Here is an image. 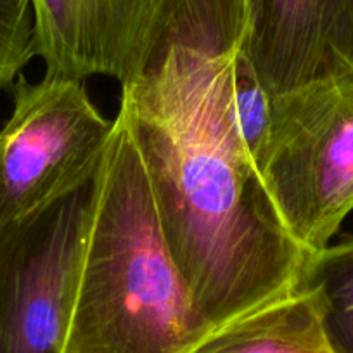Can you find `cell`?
Segmentation results:
<instances>
[{
	"instance_id": "1",
	"label": "cell",
	"mask_w": 353,
	"mask_h": 353,
	"mask_svg": "<svg viewBox=\"0 0 353 353\" xmlns=\"http://www.w3.org/2000/svg\"><path fill=\"white\" fill-rule=\"evenodd\" d=\"M246 0H154L118 118L163 236L210 332L300 291L305 251L246 148L232 66Z\"/></svg>"
},
{
	"instance_id": "2",
	"label": "cell",
	"mask_w": 353,
	"mask_h": 353,
	"mask_svg": "<svg viewBox=\"0 0 353 353\" xmlns=\"http://www.w3.org/2000/svg\"><path fill=\"white\" fill-rule=\"evenodd\" d=\"M208 334L117 117L64 353H191Z\"/></svg>"
},
{
	"instance_id": "3",
	"label": "cell",
	"mask_w": 353,
	"mask_h": 353,
	"mask_svg": "<svg viewBox=\"0 0 353 353\" xmlns=\"http://www.w3.org/2000/svg\"><path fill=\"white\" fill-rule=\"evenodd\" d=\"M256 168L290 236L327 248L353 212V78L270 99Z\"/></svg>"
},
{
	"instance_id": "4",
	"label": "cell",
	"mask_w": 353,
	"mask_h": 353,
	"mask_svg": "<svg viewBox=\"0 0 353 353\" xmlns=\"http://www.w3.org/2000/svg\"><path fill=\"white\" fill-rule=\"evenodd\" d=\"M103 165L0 229V353L66 352Z\"/></svg>"
},
{
	"instance_id": "5",
	"label": "cell",
	"mask_w": 353,
	"mask_h": 353,
	"mask_svg": "<svg viewBox=\"0 0 353 353\" xmlns=\"http://www.w3.org/2000/svg\"><path fill=\"white\" fill-rule=\"evenodd\" d=\"M113 132L80 80H19L0 130V229L83 184L103 165Z\"/></svg>"
},
{
	"instance_id": "6",
	"label": "cell",
	"mask_w": 353,
	"mask_h": 353,
	"mask_svg": "<svg viewBox=\"0 0 353 353\" xmlns=\"http://www.w3.org/2000/svg\"><path fill=\"white\" fill-rule=\"evenodd\" d=\"M239 52L270 99L353 78V0H246Z\"/></svg>"
},
{
	"instance_id": "7",
	"label": "cell",
	"mask_w": 353,
	"mask_h": 353,
	"mask_svg": "<svg viewBox=\"0 0 353 353\" xmlns=\"http://www.w3.org/2000/svg\"><path fill=\"white\" fill-rule=\"evenodd\" d=\"M154 0H32L37 54L46 74L121 81L141 42Z\"/></svg>"
},
{
	"instance_id": "8",
	"label": "cell",
	"mask_w": 353,
	"mask_h": 353,
	"mask_svg": "<svg viewBox=\"0 0 353 353\" xmlns=\"http://www.w3.org/2000/svg\"><path fill=\"white\" fill-rule=\"evenodd\" d=\"M191 353H334L314 291L265 305L210 332Z\"/></svg>"
},
{
	"instance_id": "9",
	"label": "cell",
	"mask_w": 353,
	"mask_h": 353,
	"mask_svg": "<svg viewBox=\"0 0 353 353\" xmlns=\"http://www.w3.org/2000/svg\"><path fill=\"white\" fill-rule=\"evenodd\" d=\"M300 290L317 294L332 352L353 353V237L308 253Z\"/></svg>"
},
{
	"instance_id": "10",
	"label": "cell",
	"mask_w": 353,
	"mask_h": 353,
	"mask_svg": "<svg viewBox=\"0 0 353 353\" xmlns=\"http://www.w3.org/2000/svg\"><path fill=\"white\" fill-rule=\"evenodd\" d=\"M232 85L241 135L256 165L265 141H267V134H269L270 97L261 88L250 61L239 50L234 57Z\"/></svg>"
},
{
	"instance_id": "11",
	"label": "cell",
	"mask_w": 353,
	"mask_h": 353,
	"mask_svg": "<svg viewBox=\"0 0 353 353\" xmlns=\"http://www.w3.org/2000/svg\"><path fill=\"white\" fill-rule=\"evenodd\" d=\"M33 56L37 39L32 0H0V88L14 85Z\"/></svg>"
}]
</instances>
